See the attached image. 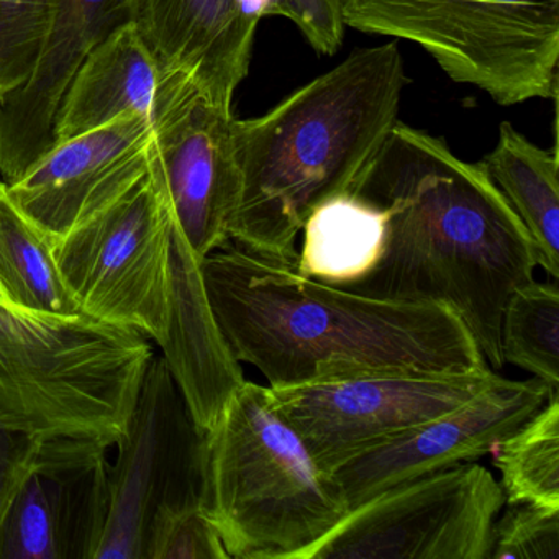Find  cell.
<instances>
[{
	"label": "cell",
	"mask_w": 559,
	"mask_h": 559,
	"mask_svg": "<svg viewBox=\"0 0 559 559\" xmlns=\"http://www.w3.org/2000/svg\"><path fill=\"white\" fill-rule=\"evenodd\" d=\"M152 143V119L127 114L83 135L51 143L5 189L15 207L53 245L148 169Z\"/></svg>",
	"instance_id": "5bb4252c"
},
{
	"label": "cell",
	"mask_w": 559,
	"mask_h": 559,
	"mask_svg": "<svg viewBox=\"0 0 559 559\" xmlns=\"http://www.w3.org/2000/svg\"><path fill=\"white\" fill-rule=\"evenodd\" d=\"M0 302H5L4 290H2V286H0Z\"/></svg>",
	"instance_id": "f1b7e54d"
},
{
	"label": "cell",
	"mask_w": 559,
	"mask_h": 559,
	"mask_svg": "<svg viewBox=\"0 0 559 559\" xmlns=\"http://www.w3.org/2000/svg\"><path fill=\"white\" fill-rule=\"evenodd\" d=\"M38 441L0 430V532L25 479L37 463Z\"/></svg>",
	"instance_id": "83f0119b"
},
{
	"label": "cell",
	"mask_w": 559,
	"mask_h": 559,
	"mask_svg": "<svg viewBox=\"0 0 559 559\" xmlns=\"http://www.w3.org/2000/svg\"><path fill=\"white\" fill-rule=\"evenodd\" d=\"M159 76L135 22L123 25L78 68L55 116L51 143L83 135L127 114L152 119Z\"/></svg>",
	"instance_id": "ac0fdd59"
},
{
	"label": "cell",
	"mask_w": 559,
	"mask_h": 559,
	"mask_svg": "<svg viewBox=\"0 0 559 559\" xmlns=\"http://www.w3.org/2000/svg\"><path fill=\"white\" fill-rule=\"evenodd\" d=\"M202 274L231 355L258 369L270 388L371 372L490 368L447 304L353 293L234 241L202 260Z\"/></svg>",
	"instance_id": "7a4b0ae2"
},
{
	"label": "cell",
	"mask_w": 559,
	"mask_h": 559,
	"mask_svg": "<svg viewBox=\"0 0 559 559\" xmlns=\"http://www.w3.org/2000/svg\"><path fill=\"white\" fill-rule=\"evenodd\" d=\"M234 112L214 106L181 71L159 76L153 100V159L173 218L204 260L230 241L240 178L231 142Z\"/></svg>",
	"instance_id": "8fae6325"
},
{
	"label": "cell",
	"mask_w": 559,
	"mask_h": 559,
	"mask_svg": "<svg viewBox=\"0 0 559 559\" xmlns=\"http://www.w3.org/2000/svg\"><path fill=\"white\" fill-rule=\"evenodd\" d=\"M556 389L536 378H500L466 404L346 457L330 473L348 512L399 484L490 454Z\"/></svg>",
	"instance_id": "7c38bea8"
},
{
	"label": "cell",
	"mask_w": 559,
	"mask_h": 559,
	"mask_svg": "<svg viewBox=\"0 0 559 559\" xmlns=\"http://www.w3.org/2000/svg\"><path fill=\"white\" fill-rule=\"evenodd\" d=\"M146 559H231L201 506L166 513L150 536Z\"/></svg>",
	"instance_id": "484cf974"
},
{
	"label": "cell",
	"mask_w": 559,
	"mask_h": 559,
	"mask_svg": "<svg viewBox=\"0 0 559 559\" xmlns=\"http://www.w3.org/2000/svg\"><path fill=\"white\" fill-rule=\"evenodd\" d=\"M0 286L5 302L35 316H83L64 286L51 245L15 207L0 181Z\"/></svg>",
	"instance_id": "44dd1931"
},
{
	"label": "cell",
	"mask_w": 559,
	"mask_h": 559,
	"mask_svg": "<svg viewBox=\"0 0 559 559\" xmlns=\"http://www.w3.org/2000/svg\"><path fill=\"white\" fill-rule=\"evenodd\" d=\"M136 12L139 0H53L34 70L0 104V175L5 185L50 148L55 116L84 58L135 22Z\"/></svg>",
	"instance_id": "9a60e30c"
},
{
	"label": "cell",
	"mask_w": 559,
	"mask_h": 559,
	"mask_svg": "<svg viewBox=\"0 0 559 559\" xmlns=\"http://www.w3.org/2000/svg\"><path fill=\"white\" fill-rule=\"evenodd\" d=\"M503 362L559 388V290L556 283L519 287L500 319Z\"/></svg>",
	"instance_id": "603a6c76"
},
{
	"label": "cell",
	"mask_w": 559,
	"mask_h": 559,
	"mask_svg": "<svg viewBox=\"0 0 559 559\" xmlns=\"http://www.w3.org/2000/svg\"><path fill=\"white\" fill-rule=\"evenodd\" d=\"M502 487L476 461L399 484L349 510L299 559H490Z\"/></svg>",
	"instance_id": "9c48e42d"
},
{
	"label": "cell",
	"mask_w": 559,
	"mask_h": 559,
	"mask_svg": "<svg viewBox=\"0 0 559 559\" xmlns=\"http://www.w3.org/2000/svg\"><path fill=\"white\" fill-rule=\"evenodd\" d=\"M493 466L500 473L506 503L559 510V391L519 428L496 444Z\"/></svg>",
	"instance_id": "7402d4cb"
},
{
	"label": "cell",
	"mask_w": 559,
	"mask_h": 559,
	"mask_svg": "<svg viewBox=\"0 0 559 559\" xmlns=\"http://www.w3.org/2000/svg\"><path fill=\"white\" fill-rule=\"evenodd\" d=\"M267 0H139L135 24L159 71H181L231 110Z\"/></svg>",
	"instance_id": "2e32d148"
},
{
	"label": "cell",
	"mask_w": 559,
	"mask_h": 559,
	"mask_svg": "<svg viewBox=\"0 0 559 559\" xmlns=\"http://www.w3.org/2000/svg\"><path fill=\"white\" fill-rule=\"evenodd\" d=\"M348 194L381 209L385 241L374 270L346 289L379 299L447 304L487 365L503 366L500 319L532 283L535 245L483 163L395 122Z\"/></svg>",
	"instance_id": "6da1fadb"
},
{
	"label": "cell",
	"mask_w": 559,
	"mask_h": 559,
	"mask_svg": "<svg viewBox=\"0 0 559 559\" xmlns=\"http://www.w3.org/2000/svg\"><path fill=\"white\" fill-rule=\"evenodd\" d=\"M343 22L420 45L500 106L558 93L559 0H343Z\"/></svg>",
	"instance_id": "8992f818"
},
{
	"label": "cell",
	"mask_w": 559,
	"mask_h": 559,
	"mask_svg": "<svg viewBox=\"0 0 559 559\" xmlns=\"http://www.w3.org/2000/svg\"><path fill=\"white\" fill-rule=\"evenodd\" d=\"M159 348L192 420L202 433H207L228 399L247 379L215 320L202 274V258L192 250L175 218L168 319Z\"/></svg>",
	"instance_id": "e0dca14e"
},
{
	"label": "cell",
	"mask_w": 559,
	"mask_h": 559,
	"mask_svg": "<svg viewBox=\"0 0 559 559\" xmlns=\"http://www.w3.org/2000/svg\"><path fill=\"white\" fill-rule=\"evenodd\" d=\"M153 356L152 340L129 326L0 302V430L116 447Z\"/></svg>",
	"instance_id": "5b68a950"
},
{
	"label": "cell",
	"mask_w": 559,
	"mask_h": 559,
	"mask_svg": "<svg viewBox=\"0 0 559 559\" xmlns=\"http://www.w3.org/2000/svg\"><path fill=\"white\" fill-rule=\"evenodd\" d=\"M407 84L395 41L359 48L257 119L231 122L240 191L228 238L297 264V235L348 194L397 122Z\"/></svg>",
	"instance_id": "3957f363"
},
{
	"label": "cell",
	"mask_w": 559,
	"mask_h": 559,
	"mask_svg": "<svg viewBox=\"0 0 559 559\" xmlns=\"http://www.w3.org/2000/svg\"><path fill=\"white\" fill-rule=\"evenodd\" d=\"M116 463L107 469L106 509L91 559H146L166 513L201 506L204 433L192 420L163 356L143 376Z\"/></svg>",
	"instance_id": "ba28073f"
},
{
	"label": "cell",
	"mask_w": 559,
	"mask_h": 559,
	"mask_svg": "<svg viewBox=\"0 0 559 559\" xmlns=\"http://www.w3.org/2000/svg\"><path fill=\"white\" fill-rule=\"evenodd\" d=\"M107 450L73 438L38 441L0 532V558L91 559L106 509Z\"/></svg>",
	"instance_id": "4fadbf2b"
},
{
	"label": "cell",
	"mask_w": 559,
	"mask_h": 559,
	"mask_svg": "<svg viewBox=\"0 0 559 559\" xmlns=\"http://www.w3.org/2000/svg\"><path fill=\"white\" fill-rule=\"evenodd\" d=\"M53 0H0V104L34 70Z\"/></svg>",
	"instance_id": "cb8c5ba5"
},
{
	"label": "cell",
	"mask_w": 559,
	"mask_h": 559,
	"mask_svg": "<svg viewBox=\"0 0 559 559\" xmlns=\"http://www.w3.org/2000/svg\"><path fill=\"white\" fill-rule=\"evenodd\" d=\"M297 271L310 280L348 287L365 280L381 260L385 215L352 194L323 202L304 224Z\"/></svg>",
	"instance_id": "ffe728a7"
},
{
	"label": "cell",
	"mask_w": 559,
	"mask_h": 559,
	"mask_svg": "<svg viewBox=\"0 0 559 559\" xmlns=\"http://www.w3.org/2000/svg\"><path fill=\"white\" fill-rule=\"evenodd\" d=\"M490 559H559V510L507 503L493 522Z\"/></svg>",
	"instance_id": "d4e9b609"
},
{
	"label": "cell",
	"mask_w": 559,
	"mask_h": 559,
	"mask_svg": "<svg viewBox=\"0 0 559 559\" xmlns=\"http://www.w3.org/2000/svg\"><path fill=\"white\" fill-rule=\"evenodd\" d=\"M201 507L231 559H299L348 513L270 388L251 381L204 433Z\"/></svg>",
	"instance_id": "277c9868"
},
{
	"label": "cell",
	"mask_w": 559,
	"mask_h": 559,
	"mask_svg": "<svg viewBox=\"0 0 559 559\" xmlns=\"http://www.w3.org/2000/svg\"><path fill=\"white\" fill-rule=\"evenodd\" d=\"M492 368L457 374L371 372L270 388L274 405L323 469L440 417L499 381Z\"/></svg>",
	"instance_id": "30bf717a"
},
{
	"label": "cell",
	"mask_w": 559,
	"mask_h": 559,
	"mask_svg": "<svg viewBox=\"0 0 559 559\" xmlns=\"http://www.w3.org/2000/svg\"><path fill=\"white\" fill-rule=\"evenodd\" d=\"M266 17L289 19L320 55H335L345 35L343 0H267Z\"/></svg>",
	"instance_id": "4316f807"
},
{
	"label": "cell",
	"mask_w": 559,
	"mask_h": 559,
	"mask_svg": "<svg viewBox=\"0 0 559 559\" xmlns=\"http://www.w3.org/2000/svg\"><path fill=\"white\" fill-rule=\"evenodd\" d=\"M510 207L535 245L538 266L559 277V159L556 150L539 148L512 123L499 127V140L483 159Z\"/></svg>",
	"instance_id": "d6986e66"
},
{
	"label": "cell",
	"mask_w": 559,
	"mask_h": 559,
	"mask_svg": "<svg viewBox=\"0 0 559 559\" xmlns=\"http://www.w3.org/2000/svg\"><path fill=\"white\" fill-rule=\"evenodd\" d=\"M171 234V209L152 152L148 169L58 238L51 253L83 316L129 326L162 345Z\"/></svg>",
	"instance_id": "52a82bcc"
}]
</instances>
